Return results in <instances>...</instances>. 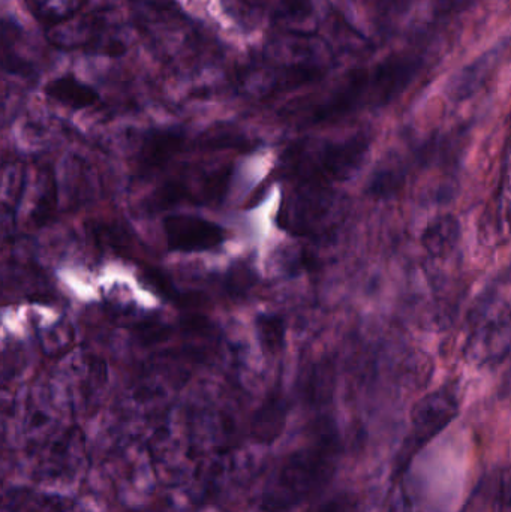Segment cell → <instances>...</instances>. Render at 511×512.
I'll use <instances>...</instances> for the list:
<instances>
[{"label": "cell", "instance_id": "5", "mask_svg": "<svg viewBox=\"0 0 511 512\" xmlns=\"http://www.w3.org/2000/svg\"><path fill=\"white\" fill-rule=\"evenodd\" d=\"M511 348V309L497 298H485L470 316L467 355L483 366L500 363Z\"/></svg>", "mask_w": 511, "mask_h": 512}, {"label": "cell", "instance_id": "13", "mask_svg": "<svg viewBox=\"0 0 511 512\" xmlns=\"http://www.w3.org/2000/svg\"><path fill=\"white\" fill-rule=\"evenodd\" d=\"M474 505L479 511L511 512V466L495 469L483 478Z\"/></svg>", "mask_w": 511, "mask_h": 512}, {"label": "cell", "instance_id": "12", "mask_svg": "<svg viewBox=\"0 0 511 512\" xmlns=\"http://www.w3.org/2000/svg\"><path fill=\"white\" fill-rule=\"evenodd\" d=\"M285 423H287V403L282 399L281 394H270L252 417V436L261 444H273L284 432Z\"/></svg>", "mask_w": 511, "mask_h": 512}, {"label": "cell", "instance_id": "18", "mask_svg": "<svg viewBox=\"0 0 511 512\" xmlns=\"http://www.w3.org/2000/svg\"><path fill=\"white\" fill-rule=\"evenodd\" d=\"M315 512H360V507L350 496H339Z\"/></svg>", "mask_w": 511, "mask_h": 512}, {"label": "cell", "instance_id": "11", "mask_svg": "<svg viewBox=\"0 0 511 512\" xmlns=\"http://www.w3.org/2000/svg\"><path fill=\"white\" fill-rule=\"evenodd\" d=\"M44 93L51 101L72 111L86 110V108L95 107L99 102V93L72 74L48 81L45 84Z\"/></svg>", "mask_w": 511, "mask_h": 512}, {"label": "cell", "instance_id": "6", "mask_svg": "<svg viewBox=\"0 0 511 512\" xmlns=\"http://www.w3.org/2000/svg\"><path fill=\"white\" fill-rule=\"evenodd\" d=\"M459 414V400L450 388L432 391L414 405L410 418V435L402 450L401 466L437 438Z\"/></svg>", "mask_w": 511, "mask_h": 512}, {"label": "cell", "instance_id": "8", "mask_svg": "<svg viewBox=\"0 0 511 512\" xmlns=\"http://www.w3.org/2000/svg\"><path fill=\"white\" fill-rule=\"evenodd\" d=\"M230 170L209 171L203 176L185 177L167 183L156 192L155 203L159 207L174 206L179 203L207 204L221 200L227 191Z\"/></svg>", "mask_w": 511, "mask_h": 512}, {"label": "cell", "instance_id": "4", "mask_svg": "<svg viewBox=\"0 0 511 512\" xmlns=\"http://www.w3.org/2000/svg\"><path fill=\"white\" fill-rule=\"evenodd\" d=\"M344 213L342 198L332 186L296 185L282 204L279 222L297 236H320L338 225Z\"/></svg>", "mask_w": 511, "mask_h": 512}, {"label": "cell", "instance_id": "15", "mask_svg": "<svg viewBox=\"0 0 511 512\" xmlns=\"http://www.w3.org/2000/svg\"><path fill=\"white\" fill-rule=\"evenodd\" d=\"M507 48L509 47L494 48V50L476 60L473 65L465 68L459 75L458 80L453 83V96L461 99L473 93V90H476V87L485 80L491 69L498 65L501 57L504 56V50H507Z\"/></svg>", "mask_w": 511, "mask_h": 512}, {"label": "cell", "instance_id": "10", "mask_svg": "<svg viewBox=\"0 0 511 512\" xmlns=\"http://www.w3.org/2000/svg\"><path fill=\"white\" fill-rule=\"evenodd\" d=\"M47 38L63 50L90 47L101 38V21L95 15L81 11L74 17L47 26Z\"/></svg>", "mask_w": 511, "mask_h": 512}, {"label": "cell", "instance_id": "17", "mask_svg": "<svg viewBox=\"0 0 511 512\" xmlns=\"http://www.w3.org/2000/svg\"><path fill=\"white\" fill-rule=\"evenodd\" d=\"M86 2L87 0H33L36 14L47 26L80 14Z\"/></svg>", "mask_w": 511, "mask_h": 512}, {"label": "cell", "instance_id": "1", "mask_svg": "<svg viewBox=\"0 0 511 512\" xmlns=\"http://www.w3.org/2000/svg\"><path fill=\"white\" fill-rule=\"evenodd\" d=\"M416 69L414 62L402 59L387 60L372 71L357 69L326 92L294 102L282 116L296 126L335 122L366 105L392 101L410 84Z\"/></svg>", "mask_w": 511, "mask_h": 512}, {"label": "cell", "instance_id": "3", "mask_svg": "<svg viewBox=\"0 0 511 512\" xmlns=\"http://www.w3.org/2000/svg\"><path fill=\"white\" fill-rule=\"evenodd\" d=\"M336 456V439L330 433L291 454L264 489V511L290 512L314 498L332 480Z\"/></svg>", "mask_w": 511, "mask_h": 512}, {"label": "cell", "instance_id": "16", "mask_svg": "<svg viewBox=\"0 0 511 512\" xmlns=\"http://www.w3.org/2000/svg\"><path fill=\"white\" fill-rule=\"evenodd\" d=\"M255 327H257L258 340L267 354H278L284 348L287 328L281 316L264 313L258 316Z\"/></svg>", "mask_w": 511, "mask_h": 512}, {"label": "cell", "instance_id": "2", "mask_svg": "<svg viewBox=\"0 0 511 512\" xmlns=\"http://www.w3.org/2000/svg\"><path fill=\"white\" fill-rule=\"evenodd\" d=\"M369 137L363 132L339 138H305L288 147L282 171L296 185L332 186L351 179L365 164Z\"/></svg>", "mask_w": 511, "mask_h": 512}, {"label": "cell", "instance_id": "14", "mask_svg": "<svg viewBox=\"0 0 511 512\" xmlns=\"http://www.w3.org/2000/svg\"><path fill=\"white\" fill-rule=\"evenodd\" d=\"M461 240V225L452 215H443L429 222L422 242L426 252L437 258H446L458 248Z\"/></svg>", "mask_w": 511, "mask_h": 512}, {"label": "cell", "instance_id": "9", "mask_svg": "<svg viewBox=\"0 0 511 512\" xmlns=\"http://www.w3.org/2000/svg\"><path fill=\"white\" fill-rule=\"evenodd\" d=\"M188 147V138L179 129H155L144 135L138 152L141 173H155Z\"/></svg>", "mask_w": 511, "mask_h": 512}, {"label": "cell", "instance_id": "7", "mask_svg": "<svg viewBox=\"0 0 511 512\" xmlns=\"http://www.w3.org/2000/svg\"><path fill=\"white\" fill-rule=\"evenodd\" d=\"M162 228L168 248L182 254L215 251L227 239L221 225L195 215L167 216Z\"/></svg>", "mask_w": 511, "mask_h": 512}]
</instances>
